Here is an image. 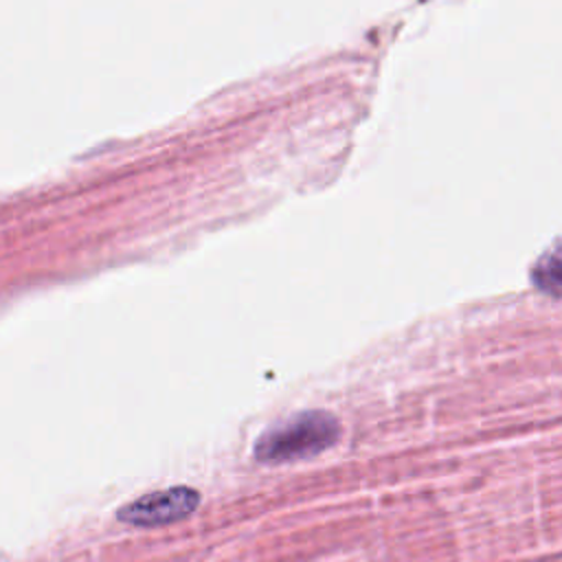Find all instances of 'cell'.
Here are the masks:
<instances>
[{"instance_id":"1","label":"cell","mask_w":562,"mask_h":562,"mask_svg":"<svg viewBox=\"0 0 562 562\" xmlns=\"http://www.w3.org/2000/svg\"><path fill=\"white\" fill-rule=\"evenodd\" d=\"M340 437V424L331 413H296L266 432L255 443V459L263 463H288L316 457L331 448Z\"/></svg>"},{"instance_id":"3","label":"cell","mask_w":562,"mask_h":562,"mask_svg":"<svg viewBox=\"0 0 562 562\" xmlns=\"http://www.w3.org/2000/svg\"><path fill=\"white\" fill-rule=\"evenodd\" d=\"M533 285L551 296H562V241L551 246L531 272Z\"/></svg>"},{"instance_id":"2","label":"cell","mask_w":562,"mask_h":562,"mask_svg":"<svg viewBox=\"0 0 562 562\" xmlns=\"http://www.w3.org/2000/svg\"><path fill=\"white\" fill-rule=\"evenodd\" d=\"M200 505V492L189 485H176L145 494L116 512L121 522L134 527H162L191 516Z\"/></svg>"}]
</instances>
